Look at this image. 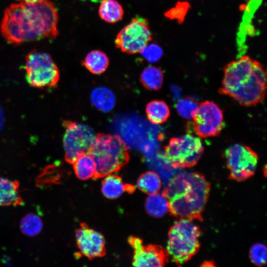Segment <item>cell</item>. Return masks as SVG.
Listing matches in <instances>:
<instances>
[{
	"label": "cell",
	"instance_id": "7a4b0ae2",
	"mask_svg": "<svg viewBox=\"0 0 267 267\" xmlns=\"http://www.w3.org/2000/svg\"><path fill=\"white\" fill-rule=\"evenodd\" d=\"M223 72L220 94L231 97L245 107L256 105L264 100L267 72L260 62L244 55L226 65Z\"/></svg>",
	"mask_w": 267,
	"mask_h": 267
},
{
	"label": "cell",
	"instance_id": "484cf974",
	"mask_svg": "<svg viewBox=\"0 0 267 267\" xmlns=\"http://www.w3.org/2000/svg\"><path fill=\"white\" fill-rule=\"evenodd\" d=\"M250 259L254 264L258 266L265 265L267 261L266 246L261 243L254 244L249 252Z\"/></svg>",
	"mask_w": 267,
	"mask_h": 267
},
{
	"label": "cell",
	"instance_id": "cb8c5ba5",
	"mask_svg": "<svg viewBox=\"0 0 267 267\" xmlns=\"http://www.w3.org/2000/svg\"><path fill=\"white\" fill-rule=\"evenodd\" d=\"M43 226V222L40 217L33 213H29L24 216L20 224L22 232L29 236L39 234L42 231Z\"/></svg>",
	"mask_w": 267,
	"mask_h": 267
},
{
	"label": "cell",
	"instance_id": "d6986e66",
	"mask_svg": "<svg viewBox=\"0 0 267 267\" xmlns=\"http://www.w3.org/2000/svg\"><path fill=\"white\" fill-rule=\"evenodd\" d=\"M92 104L103 112H109L115 104V96L112 91L105 87H98L94 89L90 95Z\"/></svg>",
	"mask_w": 267,
	"mask_h": 267
},
{
	"label": "cell",
	"instance_id": "4fadbf2b",
	"mask_svg": "<svg viewBox=\"0 0 267 267\" xmlns=\"http://www.w3.org/2000/svg\"><path fill=\"white\" fill-rule=\"evenodd\" d=\"M76 240L81 254L89 259L105 255V241L103 235L85 223H81L76 231Z\"/></svg>",
	"mask_w": 267,
	"mask_h": 267
},
{
	"label": "cell",
	"instance_id": "4316f807",
	"mask_svg": "<svg viewBox=\"0 0 267 267\" xmlns=\"http://www.w3.org/2000/svg\"><path fill=\"white\" fill-rule=\"evenodd\" d=\"M189 8L190 5L187 1H179L174 7L166 11L164 15L170 19H177L179 23H181L183 22Z\"/></svg>",
	"mask_w": 267,
	"mask_h": 267
},
{
	"label": "cell",
	"instance_id": "7402d4cb",
	"mask_svg": "<svg viewBox=\"0 0 267 267\" xmlns=\"http://www.w3.org/2000/svg\"><path fill=\"white\" fill-rule=\"evenodd\" d=\"M164 76L161 69L153 66L144 69L140 74V81L143 87L150 90L160 89L163 83Z\"/></svg>",
	"mask_w": 267,
	"mask_h": 267
},
{
	"label": "cell",
	"instance_id": "f1b7e54d",
	"mask_svg": "<svg viewBox=\"0 0 267 267\" xmlns=\"http://www.w3.org/2000/svg\"><path fill=\"white\" fill-rule=\"evenodd\" d=\"M4 123V116L1 109V107L0 106V131H1Z\"/></svg>",
	"mask_w": 267,
	"mask_h": 267
},
{
	"label": "cell",
	"instance_id": "5b68a950",
	"mask_svg": "<svg viewBox=\"0 0 267 267\" xmlns=\"http://www.w3.org/2000/svg\"><path fill=\"white\" fill-rule=\"evenodd\" d=\"M201 231L192 220L181 218L171 227L168 233L167 252L173 260L181 265L198 251Z\"/></svg>",
	"mask_w": 267,
	"mask_h": 267
},
{
	"label": "cell",
	"instance_id": "e0dca14e",
	"mask_svg": "<svg viewBox=\"0 0 267 267\" xmlns=\"http://www.w3.org/2000/svg\"><path fill=\"white\" fill-rule=\"evenodd\" d=\"M124 9L116 0H102L98 8L99 17L109 23H115L122 19Z\"/></svg>",
	"mask_w": 267,
	"mask_h": 267
},
{
	"label": "cell",
	"instance_id": "30bf717a",
	"mask_svg": "<svg viewBox=\"0 0 267 267\" xmlns=\"http://www.w3.org/2000/svg\"><path fill=\"white\" fill-rule=\"evenodd\" d=\"M230 177L234 180L243 181L252 176L257 169L258 156L248 146L234 144L224 152Z\"/></svg>",
	"mask_w": 267,
	"mask_h": 267
},
{
	"label": "cell",
	"instance_id": "ba28073f",
	"mask_svg": "<svg viewBox=\"0 0 267 267\" xmlns=\"http://www.w3.org/2000/svg\"><path fill=\"white\" fill-rule=\"evenodd\" d=\"M62 125L65 129L64 157L67 162L72 164L80 155L88 152L95 135L92 128L84 124L64 120Z\"/></svg>",
	"mask_w": 267,
	"mask_h": 267
},
{
	"label": "cell",
	"instance_id": "f546056e",
	"mask_svg": "<svg viewBox=\"0 0 267 267\" xmlns=\"http://www.w3.org/2000/svg\"><path fill=\"white\" fill-rule=\"evenodd\" d=\"M17 0L19 1L20 2L33 3V2H36L44 0Z\"/></svg>",
	"mask_w": 267,
	"mask_h": 267
},
{
	"label": "cell",
	"instance_id": "ffe728a7",
	"mask_svg": "<svg viewBox=\"0 0 267 267\" xmlns=\"http://www.w3.org/2000/svg\"><path fill=\"white\" fill-rule=\"evenodd\" d=\"M145 111L149 121L155 125L164 123L170 115L167 104L160 100H153L149 102L146 107Z\"/></svg>",
	"mask_w": 267,
	"mask_h": 267
},
{
	"label": "cell",
	"instance_id": "603a6c76",
	"mask_svg": "<svg viewBox=\"0 0 267 267\" xmlns=\"http://www.w3.org/2000/svg\"><path fill=\"white\" fill-rule=\"evenodd\" d=\"M162 186L159 175L153 171L142 174L137 180V187L144 193L151 195L159 192Z\"/></svg>",
	"mask_w": 267,
	"mask_h": 267
},
{
	"label": "cell",
	"instance_id": "52a82bcc",
	"mask_svg": "<svg viewBox=\"0 0 267 267\" xmlns=\"http://www.w3.org/2000/svg\"><path fill=\"white\" fill-rule=\"evenodd\" d=\"M203 150L201 139L190 134L171 138L164 147L165 157L174 168L193 166L200 159Z\"/></svg>",
	"mask_w": 267,
	"mask_h": 267
},
{
	"label": "cell",
	"instance_id": "9c48e42d",
	"mask_svg": "<svg viewBox=\"0 0 267 267\" xmlns=\"http://www.w3.org/2000/svg\"><path fill=\"white\" fill-rule=\"evenodd\" d=\"M152 39L147 19L137 16L119 31L115 44L122 52L134 54L140 53Z\"/></svg>",
	"mask_w": 267,
	"mask_h": 267
},
{
	"label": "cell",
	"instance_id": "277c9868",
	"mask_svg": "<svg viewBox=\"0 0 267 267\" xmlns=\"http://www.w3.org/2000/svg\"><path fill=\"white\" fill-rule=\"evenodd\" d=\"M87 153L91 156L96 165L93 179L119 171L130 159L128 146L116 134H97Z\"/></svg>",
	"mask_w": 267,
	"mask_h": 267
},
{
	"label": "cell",
	"instance_id": "3957f363",
	"mask_svg": "<svg viewBox=\"0 0 267 267\" xmlns=\"http://www.w3.org/2000/svg\"><path fill=\"white\" fill-rule=\"evenodd\" d=\"M209 191L210 185L202 175L184 172L170 179L163 193L168 199L172 215L193 220L201 219Z\"/></svg>",
	"mask_w": 267,
	"mask_h": 267
},
{
	"label": "cell",
	"instance_id": "8992f818",
	"mask_svg": "<svg viewBox=\"0 0 267 267\" xmlns=\"http://www.w3.org/2000/svg\"><path fill=\"white\" fill-rule=\"evenodd\" d=\"M25 58L26 79L30 86L50 89L57 85L59 70L49 54L33 50Z\"/></svg>",
	"mask_w": 267,
	"mask_h": 267
},
{
	"label": "cell",
	"instance_id": "ac0fdd59",
	"mask_svg": "<svg viewBox=\"0 0 267 267\" xmlns=\"http://www.w3.org/2000/svg\"><path fill=\"white\" fill-rule=\"evenodd\" d=\"M145 207L148 214L155 218L164 216L169 211L168 199L163 193L149 195L145 202Z\"/></svg>",
	"mask_w": 267,
	"mask_h": 267
},
{
	"label": "cell",
	"instance_id": "8fae6325",
	"mask_svg": "<svg viewBox=\"0 0 267 267\" xmlns=\"http://www.w3.org/2000/svg\"><path fill=\"white\" fill-rule=\"evenodd\" d=\"M192 119L194 131L203 138L218 136L224 125L222 110L212 101L201 102Z\"/></svg>",
	"mask_w": 267,
	"mask_h": 267
},
{
	"label": "cell",
	"instance_id": "7c38bea8",
	"mask_svg": "<svg viewBox=\"0 0 267 267\" xmlns=\"http://www.w3.org/2000/svg\"><path fill=\"white\" fill-rule=\"evenodd\" d=\"M128 241L134 250L133 266L163 267L168 262V254L162 247L156 245H145L140 238L134 236H130Z\"/></svg>",
	"mask_w": 267,
	"mask_h": 267
},
{
	"label": "cell",
	"instance_id": "44dd1931",
	"mask_svg": "<svg viewBox=\"0 0 267 267\" xmlns=\"http://www.w3.org/2000/svg\"><path fill=\"white\" fill-rule=\"evenodd\" d=\"M76 176L81 180L94 178L96 173V165L88 153L80 155L72 164Z\"/></svg>",
	"mask_w": 267,
	"mask_h": 267
},
{
	"label": "cell",
	"instance_id": "4dcf8cb0",
	"mask_svg": "<svg viewBox=\"0 0 267 267\" xmlns=\"http://www.w3.org/2000/svg\"><path fill=\"white\" fill-rule=\"evenodd\" d=\"M80 0L82 1H85L88 0ZM90 0L91 2H92L97 3V2H101L102 0Z\"/></svg>",
	"mask_w": 267,
	"mask_h": 267
},
{
	"label": "cell",
	"instance_id": "83f0119b",
	"mask_svg": "<svg viewBox=\"0 0 267 267\" xmlns=\"http://www.w3.org/2000/svg\"><path fill=\"white\" fill-rule=\"evenodd\" d=\"M150 62H156L161 58L163 52L158 45L154 44L147 45L140 52Z\"/></svg>",
	"mask_w": 267,
	"mask_h": 267
},
{
	"label": "cell",
	"instance_id": "5bb4252c",
	"mask_svg": "<svg viewBox=\"0 0 267 267\" xmlns=\"http://www.w3.org/2000/svg\"><path fill=\"white\" fill-rule=\"evenodd\" d=\"M134 186L125 183L119 176L109 174L105 176L101 183V191L103 195L110 199L118 198L125 192L132 193Z\"/></svg>",
	"mask_w": 267,
	"mask_h": 267
},
{
	"label": "cell",
	"instance_id": "d4e9b609",
	"mask_svg": "<svg viewBox=\"0 0 267 267\" xmlns=\"http://www.w3.org/2000/svg\"><path fill=\"white\" fill-rule=\"evenodd\" d=\"M197 102L186 97L179 99L176 104V110L179 116L186 119H192L198 108Z\"/></svg>",
	"mask_w": 267,
	"mask_h": 267
},
{
	"label": "cell",
	"instance_id": "2e32d148",
	"mask_svg": "<svg viewBox=\"0 0 267 267\" xmlns=\"http://www.w3.org/2000/svg\"><path fill=\"white\" fill-rule=\"evenodd\" d=\"M108 57L104 52L93 50L88 53L82 61V64L93 74L99 75L104 72L108 67Z\"/></svg>",
	"mask_w": 267,
	"mask_h": 267
},
{
	"label": "cell",
	"instance_id": "9a60e30c",
	"mask_svg": "<svg viewBox=\"0 0 267 267\" xmlns=\"http://www.w3.org/2000/svg\"><path fill=\"white\" fill-rule=\"evenodd\" d=\"M19 183L0 177V205H18L22 203L19 193Z\"/></svg>",
	"mask_w": 267,
	"mask_h": 267
},
{
	"label": "cell",
	"instance_id": "6da1fadb",
	"mask_svg": "<svg viewBox=\"0 0 267 267\" xmlns=\"http://www.w3.org/2000/svg\"><path fill=\"white\" fill-rule=\"evenodd\" d=\"M58 22V11L50 1L20 2L4 10L0 31L5 41L12 44L43 38L54 39L59 34Z\"/></svg>",
	"mask_w": 267,
	"mask_h": 267
}]
</instances>
